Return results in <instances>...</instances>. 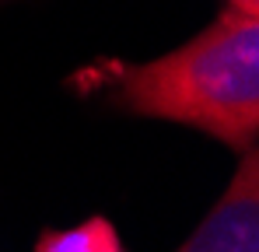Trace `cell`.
Segmentation results:
<instances>
[{
	"instance_id": "cell-1",
	"label": "cell",
	"mask_w": 259,
	"mask_h": 252,
	"mask_svg": "<svg viewBox=\"0 0 259 252\" xmlns=\"http://www.w3.org/2000/svg\"><path fill=\"white\" fill-rule=\"evenodd\" d=\"M109 84L126 112L200 130L238 154L259 144V14L228 4L165 56L116 63Z\"/></svg>"
},
{
	"instance_id": "cell-2",
	"label": "cell",
	"mask_w": 259,
	"mask_h": 252,
	"mask_svg": "<svg viewBox=\"0 0 259 252\" xmlns=\"http://www.w3.org/2000/svg\"><path fill=\"white\" fill-rule=\"evenodd\" d=\"M182 252H256L259 249V147L238 151V168L203 221L182 238Z\"/></svg>"
},
{
	"instance_id": "cell-3",
	"label": "cell",
	"mask_w": 259,
	"mask_h": 252,
	"mask_svg": "<svg viewBox=\"0 0 259 252\" xmlns=\"http://www.w3.org/2000/svg\"><path fill=\"white\" fill-rule=\"evenodd\" d=\"M39 252H119L126 249L109 217L91 214L74 228H49L35 238Z\"/></svg>"
},
{
	"instance_id": "cell-4",
	"label": "cell",
	"mask_w": 259,
	"mask_h": 252,
	"mask_svg": "<svg viewBox=\"0 0 259 252\" xmlns=\"http://www.w3.org/2000/svg\"><path fill=\"white\" fill-rule=\"evenodd\" d=\"M231 7H238V11H249V14H259V0H228Z\"/></svg>"
}]
</instances>
